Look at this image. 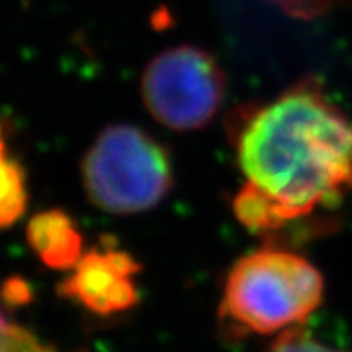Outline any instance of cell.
Returning a JSON list of instances; mask_svg holds the SVG:
<instances>
[{"label": "cell", "instance_id": "2", "mask_svg": "<svg viewBox=\"0 0 352 352\" xmlns=\"http://www.w3.org/2000/svg\"><path fill=\"white\" fill-rule=\"evenodd\" d=\"M322 297L324 277L309 261L261 248L243 255L228 272L221 316L248 333L272 334L304 322Z\"/></svg>", "mask_w": 352, "mask_h": 352}, {"label": "cell", "instance_id": "4", "mask_svg": "<svg viewBox=\"0 0 352 352\" xmlns=\"http://www.w3.org/2000/svg\"><path fill=\"white\" fill-rule=\"evenodd\" d=\"M225 85V74L210 52L176 45L146 65L140 92L155 121L175 131H195L209 124L219 111Z\"/></svg>", "mask_w": 352, "mask_h": 352}, {"label": "cell", "instance_id": "8", "mask_svg": "<svg viewBox=\"0 0 352 352\" xmlns=\"http://www.w3.org/2000/svg\"><path fill=\"white\" fill-rule=\"evenodd\" d=\"M0 352H56V349L40 342L22 325L6 322L0 327Z\"/></svg>", "mask_w": 352, "mask_h": 352}, {"label": "cell", "instance_id": "12", "mask_svg": "<svg viewBox=\"0 0 352 352\" xmlns=\"http://www.w3.org/2000/svg\"><path fill=\"white\" fill-rule=\"evenodd\" d=\"M6 324V318H4V315H2V313H0V327H2V325Z\"/></svg>", "mask_w": 352, "mask_h": 352}, {"label": "cell", "instance_id": "7", "mask_svg": "<svg viewBox=\"0 0 352 352\" xmlns=\"http://www.w3.org/2000/svg\"><path fill=\"white\" fill-rule=\"evenodd\" d=\"M28 178L16 158L8 151L0 121V230L19 221L28 209Z\"/></svg>", "mask_w": 352, "mask_h": 352}, {"label": "cell", "instance_id": "11", "mask_svg": "<svg viewBox=\"0 0 352 352\" xmlns=\"http://www.w3.org/2000/svg\"><path fill=\"white\" fill-rule=\"evenodd\" d=\"M0 297L6 304L10 306H22V304H28L31 293H29V286L23 278L13 277L8 278L4 284H2V289H0Z\"/></svg>", "mask_w": 352, "mask_h": 352}, {"label": "cell", "instance_id": "3", "mask_svg": "<svg viewBox=\"0 0 352 352\" xmlns=\"http://www.w3.org/2000/svg\"><path fill=\"white\" fill-rule=\"evenodd\" d=\"M81 175L88 199L110 214L146 212L173 187L166 148L131 124L104 128L85 155Z\"/></svg>", "mask_w": 352, "mask_h": 352}, {"label": "cell", "instance_id": "9", "mask_svg": "<svg viewBox=\"0 0 352 352\" xmlns=\"http://www.w3.org/2000/svg\"><path fill=\"white\" fill-rule=\"evenodd\" d=\"M266 352H345L340 349H334L331 345L313 340L306 334H302L300 331H289V333L283 334L277 342L272 345Z\"/></svg>", "mask_w": 352, "mask_h": 352}, {"label": "cell", "instance_id": "1", "mask_svg": "<svg viewBox=\"0 0 352 352\" xmlns=\"http://www.w3.org/2000/svg\"><path fill=\"white\" fill-rule=\"evenodd\" d=\"M234 144L245 178L234 214L252 232L278 230L352 189V121L315 81L255 108Z\"/></svg>", "mask_w": 352, "mask_h": 352}, {"label": "cell", "instance_id": "5", "mask_svg": "<svg viewBox=\"0 0 352 352\" xmlns=\"http://www.w3.org/2000/svg\"><path fill=\"white\" fill-rule=\"evenodd\" d=\"M140 268L128 252L116 246H96L85 252L74 268L69 270L58 293L96 315L121 313L139 302L135 275Z\"/></svg>", "mask_w": 352, "mask_h": 352}, {"label": "cell", "instance_id": "10", "mask_svg": "<svg viewBox=\"0 0 352 352\" xmlns=\"http://www.w3.org/2000/svg\"><path fill=\"white\" fill-rule=\"evenodd\" d=\"M274 2L295 16L311 19V16L324 13L325 10H331L333 6L342 4L345 0H274Z\"/></svg>", "mask_w": 352, "mask_h": 352}, {"label": "cell", "instance_id": "6", "mask_svg": "<svg viewBox=\"0 0 352 352\" xmlns=\"http://www.w3.org/2000/svg\"><path fill=\"white\" fill-rule=\"evenodd\" d=\"M25 239L40 263L51 270H72L85 254L78 225L60 209L34 214L25 227Z\"/></svg>", "mask_w": 352, "mask_h": 352}]
</instances>
